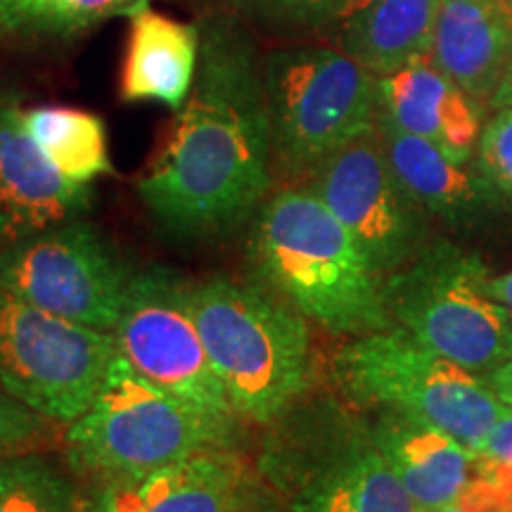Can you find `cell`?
<instances>
[{"label": "cell", "instance_id": "obj_10", "mask_svg": "<svg viewBox=\"0 0 512 512\" xmlns=\"http://www.w3.org/2000/svg\"><path fill=\"white\" fill-rule=\"evenodd\" d=\"M117 354L112 332L72 323L0 287V389L69 425L86 413Z\"/></svg>", "mask_w": 512, "mask_h": 512}, {"label": "cell", "instance_id": "obj_20", "mask_svg": "<svg viewBox=\"0 0 512 512\" xmlns=\"http://www.w3.org/2000/svg\"><path fill=\"white\" fill-rule=\"evenodd\" d=\"M256 482L235 448H202L138 484L143 512H245Z\"/></svg>", "mask_w": 512, "mask_h": 512}, {"label": "cell", "instance_id": "obj_23", "mask_svg": "<svg viewBox=\"0 0 512 512\" xmlns=\"http://www.w3.org/2000/svg\"><path fill=\"white\" fill-rule=\"evenodd\" d=\"M72 479L46 453L0 460V512H76Z\"/></svg>", "mask_w": 512, "mask_h": 512}, {"label": "cell", "instance_id": "obj_15", "mask_svg": "<svg viewBox=\"0 0 512 512\" xmlns=\"http://www.w3.org/2000/svg\"><path fill=\"white\" fill-rule=\"evenodd\" d=\"M380 110L403 131L430 140L456 162H470L482 136V107L430 57L377 79Z\"/></svg>", "mask_w": 512, "mask_h": 512}, {"label": "cell", "instance_id": "obj_17", "mask_svg": "<svg viewBox=\"0 0 512 512\" xmlns=\"http://www.w3.org/2000/svg\"><path fill=\"white\" fill-rule=\"evenodd\" d=\"M384 155L403 188L427 214L451 226H472L494 202V185L470 162H456L430 140L403 131L382 110L375 121Z\"/></svg>", "mask_w": 512, "mask_h": 512}, {"label": "cell", "instance_id": "obj_18", "mask_svg": "<svg viewBox=\"0 0 512 512\" xmlns=\"http://www.w3.org/2000/svg\"><path fill=\"white\" fill-rule=\"evenodd\" d=\"M128 29L121 69V98L126 102H159L181 110L195 83L202 34L150 5L138 10Z\"/></svg>", "mask_w": 512, "mask_h": 512}, {"label": "cell", "instance_id": "obj_8", "mask_svg": "<svg viewBox=\"0 0 512 512\" xmlns=\"http://www.w3.org/2000/svg\"><path fill=\"white\" fill-rule=\"evenodd\" d=\"M384 299L394 325L472 373H494L512 356V311L475 254L432 242L384 278Z\"/></svg>", "mask_w": 512, "mask_h": 512}, {"label": "cell", "instance_id": "obj_4", "mask_svg": "<svg viewBox=\"0 0 512 512\" xmlns=\"http://www.w3.org/2000/svg\"><path fill=\"white\" fill-rule=\"evenodd\" d=\"M242 425L190 408L114 354L86 413L64 430V453L81 475L102 484H140L147 475L202 448H235Z\"/></svg>", "mask_w": 512, "mask_h": 512}, {"label": "cell", "instance_id": "obj_28", "mask_svg": "<svg viewBox=\"0 0 512 512\" xmlns=\"http://www.w3.org/2000/svg\"><path fill=\"white\" fill-rule=\"evenodd\" d=\"M434 512H510L505 505L501 503L494 491L489 489V484H484L482 479H475L463 496L458 498L456 503L446 505V508H439Z\"/></svg>", "mask_w": 512, "mask_h": 512}, {"label": "cell", "instance_id": "obj_2", "mask_svg": "<svg viewBox=\"0 0 512 512\" xmlns=\"http://www.w3.org/2000/svg\"><path fill=\"white\" fill-rule=\"evenodd\" d=\"M252 278L335 335L394 328L384 278L311 185L271 192L249 221Z\"/></svg>", "mask_w": 512, "mask_h": 512}, {"label": "cell", "instance_id": "obj_19", "mask_svg": "<svg viewBox=\"0 0 512 512\" xmlns=\"http://www.w3.org/2000/svg\"><path fill=\"white\" fill-rule=\"evenodd\" d=\"M441 0H351L337 17L339 50L382 76L432 53Z\"/></svg>", "mask_w": 512, "mask_h": 512}, {"label": "cell", "instance_id": "obj_32", "mask_svg": "<svg viewBox=\"0 0 512 512\" xmlns=\"http://www.w3.org/2000/svg\"><path fill=\"white\" fill-rule=\"evenodd\" d=\"M494 110H498V107H512V69H510V74H508V79H505V83L501 86V91L496 93V98H494Z\"/></svg>", "mask_w": 512, "mask_h": 512}, {"label": "cell", "instance_id": "obj_5", "mask_svg": "<svg viewBox=\"0 0 512 512\" xmlns=\"http://www.w3.org/2000/svg\"><path fill=\"white\" fill-rule=\"evenodd\" d=\"M332 373L349 401L439 427L477 451L505 415L482 377L399 328L354 337L337 351Z\"/></svg>", "mask_w": 512, "mask_h": 512}, {"label": "cell", "instance_id": "obj_16", "mask_svg": "<svg viewBox=\"0 0 512 512\" xmlns=\"http://www.w3.org/2000/svg\"><path fill=\"white\" fill-rule=\"evenodd\" d=\"M370 437L425 512L456 503L477 479L475 451L422 420L380 411Z\"/></svg>", "mask_w": 512, "mask_h": 512}, {"label": "cell", "instance_id": "obj_24", "mask_svg": "<svg viewBox=\"0 0 512 512\" xmlns=\"http://www.w3.org/2000/svg\"><path fill=\"white\" fill-rule=\"evenodd\" d=\"M64 444L62 422L34 411L5 389H0V460L48 453Z\"/></svg>", "mask_w": 512, "mask_h": 512}, {"label": "cell", "instance_id": "obj_31", "mask_svg": "<svg viewBox=\"0 0 512 512\" xmlns=\"http://www.w3.org/2000/svg\"><path fill=\"white\" fill-rule=\"evenodd\" d=\"M491 290H494L498 302H503L512 311V273L491 278Z\"/></svg>", "mask_w": 512, "mask_h": 512}, {"label": "cell", "instance_id": "obj_22", "mask_svg": "<svg viewBox=\"0 0 512 512\" xmlns=\"http://www.w3.org/2000/svg\"><path fill=\"white\" fill-rule=\"evenodd\" d=\"M147 5L150 0H0V36L74 38Z\"/></svg>", "mask_w": 512, "mask_h": 512}, {"label": "cell", "instance_id": "obj_26", "mask_svg": "<svg viewBox=\"0 0 512 512\" xmlns=\"http://www.w3.org/2000/svg\"><path fill=\"white\" fill-rule=\"evenodd\" d=\"M351 0H247L261 22L275 27H320L337 22Z\"/></svg>", "mask_w": 512, "mask_h": 512}, {"label": "cell", "instance_id": "obj_14", "mask_svg": "<svg viewBox=\"0 0 512 512\" xmlns=\"http://www.w3.org/2000/svg\"><path fill=\"white\" fill-rule=\"evenodd\" d=\"M430 60L479 107L512 69V0H441Z\"/></svg>", "mask_w": 512, "mask_h": 512}, {"label": "cell", "instance_id": "obj_6", "mask_svg": "<svg viewBox=\"0 0 512 512\" xmlns=\"http://www.w3.org/2000/svg\"><path fill=\"white\" fill-rule=\"evenodd\" d=\"M275 181L294 185L351 140L373 131L377 76L335 48H287L264 57Z\"/></svg>", "mask_w": 512, "mask_h": 512}, {"label": "cell", "instance_id": "obj_11", "mask_svg": "<svg viewBox=\"0 0 512 512\" xmlns=\"http://www.w3.org/2000/svg\"><path fill=\"white\" fill-rule=\"evenodd\" d=\"M190 280L174 268L133 271L112 330L117 351L164 392L226 425H245L211 366L190 304Z\"/></svg>", "mask_w": 512, "mask_h": 512}, {"label": "cell", "instance_id": "obj_21", "mask_svg": "<svg viewBox=\"0 0 512 512\" xmlns=\"http://www.w3.org/2000/svg\"><path fill=\"white\" fill-rule=\"evenodd\" d=\"M24 124L36 145L67 181L91 185L112 174L110 145L98 114L76 107H24Z\"/></svg>", "mask_w": 512, "mask_h": 512}, {"label": "cell", "instance_id": "obj_9", "mask_svg": "<svg viewBox=\"0 0 512 512\" xmlns=\"http://www.w3.org/2000/svg\"><path fill=\"white\" fill-rule=\"evenodd\" d=\"M131 275L105 233L83 216L0 247L5 292L100 332L117 328Z\"/></svg>", "mask_w": 512, "mask_h": 512}, {"label": "cell", "instance_id": "obj_7", "mask_svg": "<svg viewBox=\"0 0 512 512\" xmlns=\"http://www.w3.org/2000/svg\"><path fill=\"white\" fill-rule=\"evenodd\" d=\"M259 472L290 494L292 512H425L370 437L339 415L297 413L273 422Z\"/></svg>", "mask_w": 512, "mask_h": 512}, {"label": "cell", "instance_id": "obj_13", "mask_svg": "<svg viewBox=\"0 0 512 512\" xmlns=\"http://www.w3.org/2000/svg\"><path fill=\"white\" fill-rule=\"evenodd\" d=\"M93 188L67 181L24 124L17 93L0 88V247L55 223L81 219Z\"/></svg>", "mask_w": 512, "mask_h": 512}, {"label": "cell", "instance_id": "obj_1", "mask_svg": "<svg viewBox=\"0 0 512 512\" xmlns=\"http://www.w3.org/2000/svg\"><path fill=\"white\" fill-rule=\"evenodd\" d=\"M195 83L138 195L178 240H214L252 221L273 192L264 60L233 19L202 31Z\"/></svg>", "mask_w": 512, "mask_h": 512}, {"label": "cell", "instance_id": "obj_30", "mask_svg": "<svg viewBox=\"0 0 512 512\" xmlns=\"http://www.w3.org/2000/svg\"><path fill=\"white\" fill-rule=\"evenodd\" d=\"M489 387L494 389L498 401L512 411V356L503 366H498L494 373H489Z\"/></svg>", "mask_w": 512, "mask_h": 512}, {"label": "cell", "instance_id": "obj_29", "mask_svg": "<svg viewBox=\"0 0 512 512\" xmlns=\"http://www.w3.org/2000/svg\"><path fill=\"white\" fill-rule=\"evenodd\" d=\"M477 477L484 484H489V489L501 498V503L512 512V463L510 465H498V467H486L477 463Z\"/></svg>", "mask_w": 512, "mask_h": 512}, {"label": "cell", "instance_id": "obj_25", "mask_svg": "<svg viewBox=\"0 0 512 512\" xmlns=\"http://www.w3.org/2000/svg\"><path fill=\"white\" fill-rule=\"evenodd\" d=\"M479 169L512 200V107H498L479 136Z\"/></svg>", "mask_w": 512, "mask_h": 512}, {"label": "cell", "instance_id": "obj_12", "mask_svg": "<svg viewBox=\"0 0 512 512\" xmlns=\"http://www.w3.org/2000/svg\"><path fill=\"white\" fill-rule=\"evenodd\" d=\"M306 185L347 228L382 278L401 271L432 245L427 211L396 178L375 128L325 159Z\"/></svg>", "mask_w": 512, "mask_h": 512}, {"label": "cell", "instance_id": "obj_27", "mask_svg": "<svg viewBox=\"0 0 512 512\" xmlns=\"http://www.w3.org/2000/svg\"><path fill=\"white\" fill-rule=\"evenodd\" d=\"M76 512H143L136 484L110 482L88 501H81Z\"/></svg>", "mask_w": 512, "mask_h": 512}, {"label": "cell", "instance_id": "obj_3", "mask_svg": "<svg viewBox=\"0 0 512 512\" xmlns=\"http://www.w3.org/2000/svg\"><path fill=\"white\" fill-rule=\"evenodd\" d=\"M211 366L245 422L273 425L313 384L309 320L256 280L214 275L190 285Z\"/></svg>", "mask_w": 512, "mask_h": 512}]
</instances>
